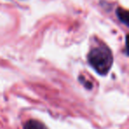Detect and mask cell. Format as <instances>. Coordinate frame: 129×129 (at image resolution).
Listing matches in <instances>:
<instances>
[{"instance_id": "cell-2", "label": "cell", "mask_w": 129, "mask_h": 129, "mask_svg": "<svg viewBox=\"0 0 129 129\" xmlns=\"http://www.w3.org/2000/svg\"><path fill=\"white\" fill-rule=\"evenodd\" d=\"M23 129H48V127L39 120L29 119L25 123Z\"/></svg>"}, {"instance_id": "cell-1", "label": "cell", "mask_w": 129, "mask_h": 129, "mask_svg": "<svg viewBox=\"0 0 129 129\" xmlns=\"http://www.w3.org/2000/svg\"><path fill=\"white\" fill-rule=\"evenodd\" d=\"M90 67L100 75H106L113 64V56L111 49L104 43H97L88 54Z\"/></svg>"}, {"instance_id": "cell-3", "label": "cell", "mask_w": 129, "mask_h": 129, "mask_svg": "<svg viewBox=\"0 0 129 129\" xmlns=\"http://www.w3.org/2000/svg\"><path fill=\"white\" fill-rule=\"evenodd\" d=\"M116 14L118 19L121 23L125 24V26H128V12L126 10L123 9L121 7H118L116 10Z\"/></svg>"}]
</instances>
